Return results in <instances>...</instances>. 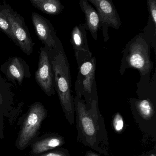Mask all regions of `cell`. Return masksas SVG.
<instances>
[{
  "label": "cell",
  "instance_id": "8fae6325",
  "mask_svg": "<svg viewBox=\"0 0 156 156\" xmlns=\"http://www.w3.org/2000/svg\"><path fill=\"white\" fill-rule=\"evenodd\" d=\"M79 5L85 16L86 29L89 30L93 37L97 40L98 32L100 26V17L97 11L90 4L88 0H80Z\"/></svg>",
  "mask_w": 156,
  "mask_h": 156
},
{
  "label": "cell",
  "instance_id": "e0dca14e",
  "mask_svg": "<svg viewBox=\"0 0 156 156\" xmlns=\"http://www.w3.org/2000/svg\"><path fill=\"white\" fill-rule=\"evenodd\" d=\"M113 126L115 131L120 133L122 131L124 127V121L120 113L115 114L113 120Z\"/></svg>",
  "mask_w": 156,
  "mask_h": 156
},
{
  "label": "cell",
  "instance_id": "5bb4252c",
  "mask_svg": "<svg viewBox=\"0 0 156 156\" xmlns=\"http://www.w3.org/2000/svg\"><path fill=\"white\" fill-rule=\"evenodd\" d=\"M9 77L21 83L24 76V69L19 58H15L8 66L7 70Z\"/></svg>",
  "mask_w": 156,
  "mask_h": 156
},
{
  "label": "cell",
  "instance_id": "277c9868",
  "mask_svg": "<svg viewBox=\"0 0 156 156\" xmlns=\"http://www.w3.org/2000/svg\"><path fill=\"white\" fill-rule=\"evenodd\" d=\"M46 116V111L42 105L37 103L32 105L20 131L18 142L20 149L25 148L36 135L42 122Z\"/></svg>",
  "mask_w": 156,
  "mask_h": 156
},
{
  "label": "cell",
  "instance_id": "52a82bcc",
  "mask_svg": "<svg viewBox=\"0 0 156 156\" xmlns=\"http://www.w3.org/2000/svg\"><path fill=\"white\" fill-rule=\"evenodd\" d=\"M86 30L85 24H81L76 26L71 33V41L78 66L92 58V54L88 46Z\"/></svg>",
  "mask_w": 156,
  "mask_h": 156
},
{
  "label": "cell",
  "instance_id": "8992f818",
  "mask_svg": "<svg viewBox=\"0 0 156 156\" xmlns=\"http://www.w3.org/2000/svg\"><path fill=\"white\" fill-rule=\"evenodd\" d=\"M126 59L129 66L138 69L142 74H145L150 70L149 48L142 37H139L132 43Z\"/></svg>",
  "mask_w": 156,
  "mask_h": 156
},
{
  "label": "cell",
  "instance_id": "d6986e66",
  "mask_svg": "<svg viewBox=\"0 0 156 156\" xmlns=\"http://www.w3.org/2000/svg\"><path fill=\"white\" fill-rule=\"evenodd\" d=\"M40 156H67L64 153L59 151H55V152H50L44 154Z\"/></svg>",
  "mask_w": 156,
  "mask_h": 156
},
{
  "label": "cell",
  "instance_id": "ffe728a7",
  "mask_svg": "<svg viewBox=\"0 0 156 156\" xmlns=\"http://www.w3.org/2000/svg\"><path fill=\"white\" fill-rule=\"evenodd\" d=\"M86 156H97V155L94 154V153H92V152H89L86 155Z\"/></svg>",
  "mask_w": 156,
  "mask_h": 156
},
{
  "label": "cell",
  "instance_id": "44dd1931",
  "mask_svg": "<svg viewBox=\"0 0 156 156\" xmlns=\"http://www.w3.org/2000/svg\"><path fill=\"white\" fill-rule=\"evenodd\" d=\"M156 156L154 154H152L150 155H147V156Z\"/></svg>",
  "mask_w": 156,
  "mask_h": 156
},
{
  "label": "cell",
  "instance_id": "ac0fdd59",
  "mask_svg": "<svg viewBox=\"0 0 156 156\" xmlns=\"http://www.w3.org/2000/svg\"><path fill=\"white\" fill-rule=\"evenodd\" d=\"M147 6L154 25H156V0H147Z\"/></svg>",
  "mask_w": 156,
  "mask_h": 156
},
{
  "label": "cell",
  "instance_id": "7402d4cb",
  "mask_svg": "<svg viewBox=\"0 0 156 156\" xmlns=\"http://www.w3.org/2000/svg\"><path fill=\"white\" fill-rule=\"evenodd\" d=\"M1 102H2V99H1V96H0V105L1 104Z\"/></svg>",
  "mask_w": 156,
  "mask_h": 156
},
{
  "label": "cell",
  "instance_id": "4fadbf2b",
  "mask_svg": "<svg viewBox=\"0 0 156 156\" xmlns=\"http://www.w3.org/2000/svg\"><path fill=\"white\" fill-rule=\"evenodd\" d=\"M63 144V139L60 137H49L35 143L32 147V153L39 154L54 149Z\"/></svg>",
  "mask_w": 156,
  "mask_h": 156
},
{
  "label": "cell",
  "instance_id": "7a4b0ae2",
  "mask_svg": "<svg viewBox=\"0 0 156 156\" xmlns=\"http://www.w3.org/2000/svg\"><path fill=\"white\" fill-rule=\"evenodd\" d=\"M74 109L77 114V120L83 134L91 142L96 140L98 131L99 112L98 100H93L90 107L87 109L86 102L79 94L76 93L74 100Z\"/></svg>",
  "mask_w": 156,
  "mask_h": 156
},
{
  "label": "cell",
  "instance_id": "30bf717a",
  "mask_svg": "<svg viewBox=\"0 0 156 156\" xmlns=\"http://www.w3.org/2000/svg\"><path fill=\"white\" fill-rule=\"evenodd\" d=\"M32 19L36 32L40 40L49 47L56 48L55 33L49 21L35 12L32 14Z\"/></svg>",
  "mask_w": 156,
  "mask_h": 156
},
{
  "label": "cell",
  "instance_id": "2e32d148",
  "mask_svg": "<svg viewBox=\"0 0 156 156\" xmlns=\"http://www.w3.org/2000/svg\"><path fill=\"white\" fill-rule=\"evenodd\" d=\"M0 28L8 36L10 37L13 40H15L14 36L11 28V25L5 14V9L3 10H0Z\"/></svg>",
  "mask_w": 156,
  "mask_h": 156
},
{
  "label": "cell",
  "instance_id": "9c48e42d",
  "mask_svg": "<svg viewBox=\"0 0 156 156\" xmlns=\"http://www.w3.org/2000/svg\"><path fill=\"white\" fill-rule=\"evenodd\" d=\"M36 80L41 89L48 95L54 93L53 75L48 56L44 50H41L38 69L35 74Z\"/></svg>",
  "mask_w": 156,
  "mask_h": 156
},
{
  "label": "cell",
  "instance_id": "ba28073f",
  "mask_svg": "<svg viewBox=\"0 0 156 156\" xmlns=\"http://www.w3.org/2000/svg\"><path fill=\"white\" fill-rule=\"evenodd\" d=\"M5 14L11 25L16 41L18 42L21 49L29 55L32 52L33 45L30 37L24 27L22 20L8 9H5Z\"/></svg>",
  "mask_w": 156,
  "mask_h": 156
},
{
  "label": "cell",
  "instance_id": "6da1fadb",
  "mask_svg": "<svg viewBox=\"0 0 156 156\" xmlns=\"http://www.w3.org/2000/svg\"><path fill=\"white\" fill-rule=\"evenodd\" d=\"M57 92L65 115L71 124L74 122V100L71 95L69 65L63 51H59L51 61Z\"/></svg>",
  "mask_w": 156,
  "mask_h": 156
},
{
  "label": "cell",
  "instance_id": "3957f363",
  "mask_svg": "<svg viewBox=\"0 0 156 156\" xmlns=\"http://www.w3.org/2000/svg\"><path fill=\"white\" fill-rule=\"evenodd\" d=\"M95 58L93 57L79 65L78 79L75 83L76 93L84 96L88 109L90 107L93 101L98 100L95 79Z\"/></svg>",
  "mask_w": 156,
  "mask_h": 156
},
{
  "label": "cell",
  "instance_id": "5b68a950",
  "mask_svg": "<svg viewBox=\"0 0 156 156\" xmlns=\"http://www.w3.org/2000/svg\"><path fill=\"white\" fill-rule=\"evenodd\" d=\"M96 7L100 17V26L102 27L104 40L109 38L108 28L113 27L119 29L121 27V21L112 0H88Z\"/></svg>",
  "mask_w": 156,
  "mask_h": 156
},
{
  "label": "cell",
  "instance_id": "9a60e30c",
  "mask_svg": "<svg viewBox=\"0 0 156 156\" xmlns=\"http://www.w3.org/2000/svg\"><path fill=\"white\" fill-rule=\"evenodd\" d=\"M136 106L139 114L144 119L149 120L154 115V106L148 100L139 101L136 104Z\"/></svg>",
  "mask_w": 156,
  "mask_h": 156
},
{
  "label": "cell",
  "instance_id": "7c38bea8",
  "mask_svg": "<svg viewBox=\"0 0 156 156\" xmlns=\"http://www.w3.org/2000/svg\"><path fill=\"white\" fill-rule=\"evenodd\" d=\"M37 8L49 15L58 14L64 8L60 0H30Z\"/></svg>",
  "mask_w": 156,
  "mask_h": 156
}]
</instances>
